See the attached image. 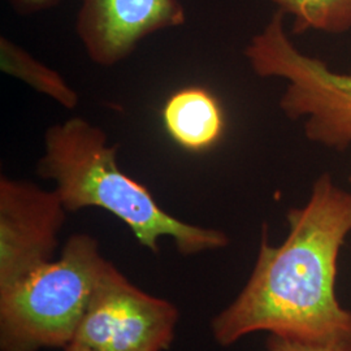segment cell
Here are the masks:
<instances>
[{"instance_id":"6da1fadb","label":"cell","mask_w":351,"mask_h":351,"mask_svg":"<svg viewBox=\"0 0 351 351\" xmlns=\"http://www.w3.org/2000/svg\"><path fill=\"white\" fill-rule=\"evenodd\" d=\"M288 236L274 246L262 228L250 277L211 322L215 341L230 346L255 332L315 343L351 342V311L336 294L341 249L351 234V193L333 176L316 178L308 199L287 213Z\"/></svg>"},{"instance_id":"7a4b0ae2","label":"cell","mask_w":351,"mask_h":351,"mask_svg":"<svg viewBox=\"0 0 351 351\" xmlns=\"http://www.w3.org/2000/svg\"><path fill=\"white\" fill-rule=\"evenodd\" d=\"M117 149L101 128L81 116L71 117L46 129L37 173L55 182L68 213L91 207L108 211L152 252L159 251L162 239H172L186 256L229 245L224 232L189 224L163 210L149 189L121 171Z\"/></svg>"},{"instance_id":"3957f363","label":"cell","mask_w":351,"mask_h":351,"mask_svg":"<svg viewBox=\"0 0 351 351\" xmlns=\"http://www.w3.org/2000/svg\"><path fill=\"white\" fill-rule=\"evenodd\" d=\"M107 261L99 242L72 234L58 261L0 291V350L65 349L75 339Z\"/></svg>"},{"instance_id":"277c9868","label":"cell","mask_w":351,"mask_h":351,"mask_svg":"<svg viewBox=\"0 0 351 351\" xmlns=\"http://www.w3.org/2000/svg\"><path fill=\"white\" fill-rule=\"evenodd\" d=\"M251 71L261 78H278L287 86L280 110L301 121L310 142L342 151L351 146V75L336 72L319 58L302 52L276 11L243 50Z\"/></svg>"},{"instance_id":"5b68a950","label":"cell","mask_w":351,"mask_h":351,"mask_svg":"<svg viewBox=\"0 0 351 351\" xmlns=\"http://www.w3.org/2000/svg\"><path fill=\"white\" fill-rule=\"evenodd\" d=\"M178 311L134 287L107 264L73 342L95 351H164L175 339Z\"/></svg>"},{"instance_id":"8992f818","label":"cell","mask_w":351,"mask_h":351,"mask_svg":"<svg viewBox=\"0 0 351 351\" xmlns=\"http://www.w3.org/2000/svg\"><path fill=\"white\" fill-rule=\"evenodd\" d=\"M66 208L55 190L0 177V291L53 261Z\"/></svg>"},{"instance_id":"52a82bcc","label":"cell","mask_w":351,"mask_h":351,"mask_svg":"<svg viewBox=\"0 0 351 351\" xmlns=\"http://www.w3.org/2000/svg\"><path fill=\"white\" fill-rule=\"evenodd\" d=\"M181 0H82L75 34L88 59L113 66L155 33L185 25Z\"/></svg>"},{"instance_id":"ba28073f","label":"cell","mask_w":351,"mask_h":351,"mask_svg":"<svg viewBox=\"0 0 351 351\" xmlns=\"http://www.w3.org/2000/svg\"><path fill=\"white\" fill-rule=\"evenodd\" d=\"M164 128L180 147L191 152L210 150L226 132V116L207 88H180L164 104Z\"/></svg>"},{"instance_id":"9c48e42d","label":"cell","mask_w":351,"mask_h":351,"mask_svg":"<svg viewBox=\"0 0 351 351\" xmlns=\"http://www.w3.org/2000/svg\"><path fill=\"white\" fill-rule=\"evenodd\" d=\"M0 69L25 82L39 94L49 97L65 110H75L80 104L78 93L63 75L4 36L0 37Z\"/></svg>"},{"instance_id":"30bf717a","label":"cell","mask_w":351,"mask_h":351,"mask_svg":"<svg viewBox=\"0 0 351 351\" xmlns=\"http://www.w3.org/2000/svg\"><path fill=\"white\" fill-rule=\"evenodd\" d=\"M291 19V33L343 34L351 30V0H268Z\"/></svg>"},{"instance_id":"8fae6325","label":"cell","mask_w":351,"mask_h":351,"mask_svg":"<svg viewBox=\"0 0 351 351\" xmlns=\"http://www.w3.org/2000/svg\"><path fill=\"white\" fill-rule=\"evenodd\" d=\"M265 348L267 351H351V342L315 343L269 335L265 342Z\"/></svg>"},{"instance_id":"7c38bea8","label":"cell","mask_w":351,"mask_h":351,"mask_svg":"<svg viewBox=\"0 0 351 351\" xmlns=\"http://www.w3.org/2000/svg\"><path fill=\"white\" fill-rule=\"evenodd\" d=\"M13 11L20 16H32L59 7L62 0H10Z\"/></svg>"},{"instance_id":"4fadbf2b","label":"cell","mask_w":351,"mask_h":351,"mask_svg":"<svg viewBox=\"0 0 351 351\" xmlns=\"http://www.w3.org/2000/svg\"><path fill=\"white\" fill-rule=\"evenodd\" d=\"M65 351H95L93 350V349H90V348H86V346H84V345H80V343H75V342H72L71 345H68L65 349Z\"/></svg>"},{"instance_id":"5bb4252c","label":"cell","mask_w":351,"mask_h":351,"mask_svg":"<svg viewBox=\"0 0 351 351\" xmlns=\"http://www.w3.org/2000/svg\"><path fill=\"white\" fill-rule=\"evenodd\" d=\"M349 180H350V182H351V169H350V176H349Z\"/></svg>"}]
</instances>
